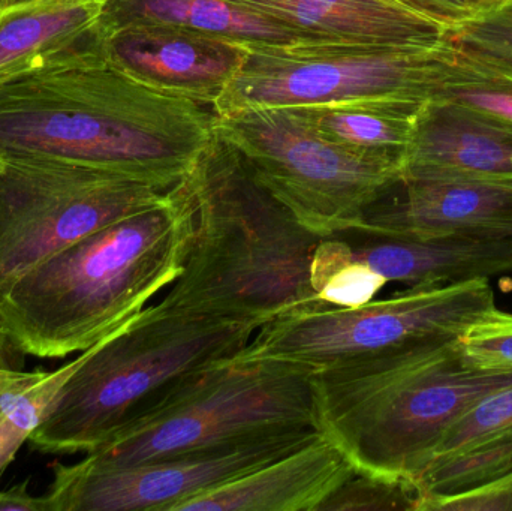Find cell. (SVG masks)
<instances>
[{
	"label": "cell",
	"instance_id": "9a60e30c",
	"mask_svg": "<svg viewBox=\"0 0 512 511\" xmlns=\"http://www.w3.org/2000/svg\"><path fill=\"white\" fill-rule=\"evenodd\" d=\"M312 44L432 45L454 27L402 0H236Z\"/></svg>",
	"mask_w": 512,
	"mask_h": 511
},
{
	"label": "cell",
	"instance_id": "4fadbf2b",
	"mask_svg": "<svg viewBox=\"0 0 512 511\" xmlns=\"http://www.w3.org/2000/svg\"><path fill=\"white\" fill-rule=\"evenodd\" d=\"M400 185L405 186L402 200L378 201L355 233L512 237V183L417 180Z\"/></svg>",
	"mask_w": 512,
	"mask_h": 511
},
{
	"label": "cell",
	"instance_id": "d6a6232c",
	"mask_svg": "<svg viewBox=\"0 0 512 511\" xmlns=\"http://www.w3.org/2000/svg\"><path fill=\"white\" fill-rule=\"evenodd\" d=\"M475 2L480 3L481 6H489L493 3L504 2V0H475Z\"/></svg>",
	"mask_w": 512,
	"mask_h": 511
},
{
	"label": "cell",
	"instance_id": "d6986e66",
	"mask_svg": "<svg viewBox=\"0 0 512 511\" xmlns=\"http://www.w3.org/2000/svg\"><path fill=\"white\" fill-rule=\"evenodd\" d=\"M134 24L179 27L239 44L309 42L285 24L236 0H105L101 21L105 33Z\"/></svg>",
	"mask_w": 512,
	"mask_h": 511
},
{
	"label": "cell",
	"instance_id": "83f0119b",
	"mask_svg": "<svg viewBox=\"0 0 512 511\" xmlns=\"http://www.w3.org/2000/svg\"><path fill=\"white\" fill-rule=\"evenodd\" d=\"M421 511H512V471L463 494L429 498Z\"/></svg>",
	"mask_w": 512,
	"mask_h": 511
},
{
	"label": "cell",
	"instance_id": "1f68e13d",
	"mask_svg": "<svg viewBox=\"0 0 512 511\" xmlns=\"http://www.w3.org/2000/svg\"><path fill=\"white\" fill-rule=\"evenodd\" d=\"M27 2V0H0V6L6 8V6L17 5V3Z\"/></svg>",
	"mask_w": 512,
	"mask_h": 511
},
{
	"label": "cell",
	"instance_id": "5b68a950",
	"mask_svg": "<svg viewBox=\"0 0 512 511\" xmlns=\"http://www.w3.org/2000/svg\"><path fill=\"white\" fill-rule=\"evenodd\" d=\"M255 327L162 311L153 305L83 351L77 371L29 438L36 452L95 450L210 366L233 359Z\"/></svg>",
	"mask_w": 512,
	"mask_h": 511
},
{
	"label": "cell",
	"instance_id": "2e32d148",
	"mask_svg": "<svg viewBox=\"0 0 512 511\" xmlns=\"http://www.w3.org/2000/svg\"><path fill=\"white\" fill-rule=\"evenodd\" d=\"M354 473L348 456L321 432L300 449L174 511H319Z\"/></svg>",
	"mask_w": 512,
	"mask_h": 511
},
{
	"label": "cell",
	"instance_id": "3957f363",
	"mask_svg": "<svg viewBox=\"0 0 512 511\" xmlns=\"http://www.w3.org/2000/svg\"><path fill=\"white\" fill-rule=\"evenodd\" d=\"M188 215L176 188L155 209L90 234L0 287V327L36 359L83 353L131 323L182 272Z\"/></svg>",
	"mask_w": 512,
	"mask_h": 511
},
{
	"label": "cell",
	"instance_id": "6da1fadb",
	"mask_svg": "<svg viewBox=\"0 0 512 511\" xmlns=\"http://www.w3.org/2000/svg\"><path fill=\"white\" fill-rule=\"evenodd\" d=\"M174 188L185 204L188 236L182 272L159 309L259 329L324 303L310 275L325 237L276 200L216 132Z\"/></svg>",
	"mask_w": 512,
	"mask_h": 511
},
{
	"label": "cell",
	"instance_id": "ac0fdd59",
	"mask_svg": "<svg viewBox=\"0 0 512 511\" xmlns=\"http://www.w3.org/2000/svg\"><path fill=\"white\" fill-rule=\"evenodd\" d=\"M512 183V137L454 108H421L402 155L403 182Z\"/></svg>",
	"mask_w": 512,
	"mask_h": 511
},
{
	"label": "cell",
	"instance_id": "4316f807",
	"mask_svg": "<svg viewBox=\"0 0 512 511\" xmlns=\"http://www.w3.org/2000/svg\"><path fill=\"white\" fill-rule=\"evenodd\" d=\"M447 38L468 50L512 62V0L487 6L477 17L451 30Z\"/></svg>",
	"mask_w": 512,
	"mask_h": 511
},
{
	"label": "cell",
	"instance_id": "ba28073f",
	"mask_svg": "<svg viewBox=\"0 0 512 511\" xmlns=\"http://www.w3.org/2000/svg\"><path fill=\"white\" fill-rule=\"evenodd\" d=\"M3 152L0 287L90 234L167 201V191L150 183L77 159Z\"/></svg>",
	"mask_w": 512,
	"mask_h": 511
},
{
	"label": "cell",
	"instance_id": "7a4b0ae2",
	"mask_svg": "<svg viewBox=\"0 0 512 511\" xmlns=\"http://www.w3.org/2000/svg\"><path fill=\"white\" fill-rule=\"evenodd\" d=\"M207 105L165 95L108 60L0 84V147L87 162L168 191L215 137Z\"/></svg>",
	"mask_w": 512,
	"mask_h": 511
},
{
	"label": "cell",
	"instance_id": "52a82bcc",
	"mask_svg": "<svg viewBox=\"0 0 512 511\" xmlns=\"http://www.w3.org/2000/svg\"><path fill=\"white\" fill-rule=\"evenodd\" d=\"M215 132L276 200L322 237L358 231L367 210L402 180V158L328 140L301 107L216 116Z\"/></svg>",
	"mask_w": 512,
	"mask_h": 511
},
{
	"label": "cell",
	"instance_id": "4dcf8cb0",
	"mask_svg": "<svg viewBox=\"0 0 512 511\" xmlns=\"http://www.w3.org/2000/svg\"><path fill=\"white\" fill-rule=\"evenodd\" d=\"M24 356L20 351L15 350L14 345L9 342L0 327V368L23 369Z\"/></svg>",
	"mask_w": 512,
	"mask_h": 511
},
{
	"label": "cell",
	"instance_id": "8992f818",
	"mask_svg": "<svg viewBox=\"0 0 512 511\" xmlns=\"http://www.w3.org/2000/svg\"><path fill=\"white\" fill-rule=\"evenodd\" d=\"M313 374L279 360H222L86 456L134 465L283 429H319Z\"/></svg>",
	"mask_w": 512,
	"mask_h": 511
},
{
	"label": "cell",
	"instance_id": "277c9868",
	"mask_svg": "<svg viewBox=\"0 0 512 511\" xmlns=\"http://www.w3.org/2000/svg\"><path fill=\"white\" fill-rule=\"evenodd\" d=\"M508 384L512 371L466 365L459 338L346 360L313 374L322 434L355 470L412 482L451 425Z\"/></svg>",
	"mask_w": 512,
	"mask_h": 511
},
{
	"label": "cell",
	"instance_id": "484cf974",
	"mask_svg": "<svg viewBox=\"0 0 512 511\" xmlns=\"http://www.w3.org/2000/svg\"><path fill=\"white\" fill-rule=\"evenodd\" d=\"M466 365L480 371H512V314L496 308L459 338Z\"/></svg>",
	"mask_w": 512,
	"mask_h": 511
},
{
	"label": "cell",
	"instance_id": "7402d4cb",
	"mask_svg": "<svg viewBox=\"0 0 512 511\" xmlns=\"http://www.w3.org/2000/svg\"><path fill=\"white\" fill-rule=\"evenodd\" d=\"M83 354L53 372L0 368V477L50 413Z\"/></svg>",
	"mask_w": 512,
	"mask_h": 511
},
{
	"label": "cell",
	"instance_id": "f546056e",
	"mask_svg": "<svg viewBox=\"0 0 512 511\" xmlns=\"http://www.w3.org/2000/svg\"><path fill=\"white\" fill-rule=\"evenodd\" d=\"M30 479L8 489H0V511H45L42 497H33L29 491Z\"/></svg>",
	"mask_w": 512,
	"mask_h": 511
},
{
	"label": "cell",
	"instance_id": "7c38bea8",
	"mask_svg": "<svg viewBox=\"0 0 512 511\" xmlns=\"http://www.w3.org/2000/svg\"><path fill=\"white\" fill-rule=\"evenodd\" d=\"M114 66L147 87L213 107L242 66L246 44L158 24L105 33Z\"/></svg>",
	"mask_w": 512,
	"mask_h": 511
},
{
	"label": "cell",
	"instance_id": "603a6c76",
	"mask_svg": "<svg viewBox=\"0 0 512 511\" xmlns=\"http://www.w3.org/2000/svg\"><path fill=\"white\" fill-rule=\"evenodd\" d=\"M312 287L321 302L339 308H357L372 302L388 284L352 254L345 237H325L312 260Z\"/></svg>",
	"mask_w": 512,
	"mask_h": 511
},
{
	"label": "cell",
	"instance_id": "ffe728a7",
	"mask_svg": "<svg viewBox=\"0 0 512 511\" xmlns=\"http://www.w3.org/2000/svg\"><path fill=\"white\" fill-rule=\"evenodd\" d=\"M432 101L512 137V62L448 41Z\"/></svg>",
	"mask_w": 512,
	"mask_h": 511
},
{
	"label": "cell",
	"instance_id": "9c48e42d",
	"mask_svg": "<svg viewBox=\"0 0 512 511\" xmlns=\"http://www.w3.org/2000/svg\"><path fill=\"white\" fill-rule=\"evenodd\" d=\"M490 279L409 287L357 308L321 305L286 312L259 327L234 360H279L318 372L346 360L457 339L495 311Z\"/></svg>",
	"mask_w": 512,
	"mask_h": 511
},
{
	"label": "cell",
	"instance_id": "5bb4252c",
	"mask_svg": "<svg viewBox=\"0 0 512 511\" xmlns=\"http://www.w3.org/2000/svg\"><path fill=\"white\" fill-rule=\"evenodd\" d=\"M105 0H27L0 11V84L105 51Z\"/></svg>",
	"mask_w": 512,
	"mask_h": 511
},
{
	"label": "cell",
	"instance_id": "44dd1931",
	"mask_svg": "<svg viewBox=\"0 0 512 511\" xmlns=\"http://www.w3.org/2000/svg\"><path fill=\"white\" fill-rule=\"evenodd\" d=\"M424 105L363 99L301 108L319 134L346 149L402 158Z\"/></svg>",
	"mask_w": 512,
	"mask_h": 511
},
{
	"label": "cell",
	"instance_id": "e575fe53",
	"mask_svg": "<svg viewBox=\"0 0 512 511\" xmlns=\"http://www.w3.org/2000/svg\"><path fill=\"white\" fill-rule=\"evenodd\" d=\"M0 11H2V6H0Z\"/></svg>",
	"mask_w": 512,
	"mask_h": 511
},
{
	"label": "cell",
	"instance_id": "e0dca14e",
	"mask_svg": "<svg viewBox=\"0 0 512 511\" xmlns=\"http://www.w3.org/2000/svg\"><path fill=\"white\" fill-rule=\"evenodd\" d=\"M357 234L352 254L387 282L409 287L457 284L512 272V237L483 234L379 236ZM343 237V236H342Z\"/></svg>",
	"mask_w": 512,
	"mask_h": 511
},
{
	"label": "cell",
	"instance_id": "30bf717a",
	"mask_svg": "<svg viewBox=\"0 0 512 511\" xmlns=\"http://www.w3.org/2000/svg\"><path fill=\"white\" fill-rule=\"evenodd\" d=\"M445 38L432 45L246 44V56L213 105L216 116L274 107L385 99L429 104Z\"/></svg>",
	"mask_w": 512,
	"mask_h": 511
},
{
	"label": "cell",
	"instance_id": "f1b7e54d",
	"mask_svg": "<svg viewBox=\"0 0 512 511\" xmlns=\"http://www.w3.org/2000/svg\"><path fill=\"white\" fill-rule=\"evenodd\" d=\"M402 2L451 24L454 29L477 17L486 8L475 0H402Z\"/></svg>",
	"mask_w": 512,
	"mask_h": 511
},
{
	"label": "cell",
	"instance_id": "836d02e7",
	"mask_svg": "<svg viewBox=\"0 0 512 511\" xmlns=\"http://www.w3.org/2000/svg\"><path fill=\"white\" fill-rule=\"evenodd\" d=\"M5 164H6L5 152H3L2 147H0V171H2L3 168H5Z\"/></svg>",
	"mask_w": 512,
	"mask_h": 511
},
{
	"label": "cell",
	"instance_id": "8fae6325",
	"mask_svg": "<svg viewBox=\"0 0 512 511\" xmlns=\"http://www.w3.org/2000/svg\"><path fill=\"white\" fill-rule=\"evenodd\" d=\"M319 434L318 428L283 429L134 465L98 464L87 456L77 464L56 462L53 482L41 497L45 511H174L300 449Z\"/></svg>",
	"mask_w": 512,
	"mask_h": 511
},
{
	"label": "cell",
	"instance_id": "d4e9b609",
	"mask_svg": "<svg viewBox=\"0 0 512 511\" xmlns=\"http://www.w3.org/2000/svg\"><path fill=\"white\" fill-rule=\"evenodd\" d=\"M421 504L423 495L412 480L355 470L319 511H421Z\"/></svg>",
	"mask_w": 512,
	"mask_h": 511
},
{
	"label": "cell",
	"instance_id": "cb8c5ba5",
	"mask_svg": "<svg viewBox=\"0 0 512 511\" xmlns=\"http://www.w3.org/2000/svg\"><path fill=\"white\" fill-rule=\"evenodd\" d=\"M507 440H512V384L484 396L466 410L448 429L430 462L450 458L478 444Z\"/></svg>",
	"mask_w": 512,
	"mask_h": 511
}]
</instances>
